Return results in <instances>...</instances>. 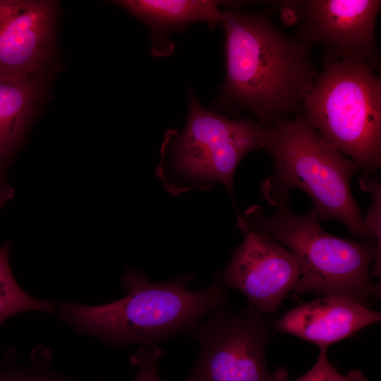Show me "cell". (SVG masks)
<instances>
[{
	"instance_id": "4fadbf2b",
	"label": "cell",
	"mask_w": 381,
	"mask_h": 381,
	"mask_svg": "<svg viewBox=\"0 0 381 381\" xmlns=\"http://www.w3.org/2000/svg\"><path fill=\"white\" fill-rule=\"evenodd\" d=\"M142 20L152 30L179 29L203 21L214 27L221 22L219 1L203 0H121L114 1Z\"/></svg>"
},
{
	"instance_id": "9a60e30c",
	"label": "cell",
	"mask_w": 381,
	"mask_h": 381,
	"mask_svg": "<svg viewBox=\"0 0 381 381\" xmlns=\"http://www.w3.org/2000/svg\"><path fill=\"white\" fill-rule=\"evenodd\" d=\"M14 352L8 351L0 360V381H83L52 368V353L44 345L32 349L30 362L26 365L14 361Z\"/></svg>"
},
{
	"instance_id": "7c38bea8",
	"label": "cell",
	"mask_w": 381,
	"mask_h": 381,
	"mask_svg": "<svg viewBox=\"0 0 381 381\" xmlns=\"http://www.w3.org/2000/svg\"><path fill=\"white\" fill-rule=\"evenodd\" d=\"M40 76L0 75V179H5L41 98Z\"/></svg>"
},
{
	"instance_id": "9c48e42d",
	"label": "cell",
	"mask_w": 381,
	"mask_h": 381,
	"mask_svg": "<svg viewBox=\"0 0 381 381\" xmlns=\"http://www.w3.org/2000/svg\"><path fill=\"white\" fill-rule=\"evenodd\" d=\"M237 226L243 241L224 268L222 282L241 291L248 307L260 313H274L301 277L298 262L290 250L248 224L240 214Z\"/></svg>"
},
{
	"instance_id": "3957f363",
	"label": "cell",
	"mask_w": 381,
	"mask_h": 381,
	"mask_svg": "<svg viewBox=\"0 0 381 381\" xmlns=\"http://www.w3.org/2000/svg\"><path fill=\"white\" fill-rule=\"evenodd\" d=\"M263 150L274 172L261 190L271 205L288 202L289 191L298 188L312 200L319 219H334L365 241L374 239L351 193L350 181L360 166L324 139L300 114L263 124Z\"/></svg>"
},
{
	"instance_id": "8fae6325",
	"label": "cell",
	"mask_w": 381,
	"mask_h": 381,
	"mask_svg": "<svg viewBox=\"0 0 381 381\" xmlns=\"http://www.w3.org/2000/svg\"><path fill=\"white\" fill-rule=\"evenodd\" d=\"M380 312L350 298L325 296L287 311L275 322L282 332L327 348L359 329L380 321Z\"/></svg>"
},
{
	"instance_id": "30bf717a",
	"label": "cell",
	"mask_w": 381,
	"mask_h": 381,
	"mask_svg": "<svg viewBox=\"0 0 381 381\" xmlns=\"http://www.w3.org/2000/svg\"><path fill=\"white\" fill-rule=\"evenodd\" d=\"M55 3L9 0L0 10V75H40L54 48Z\"/></svg>"
},
{
	"instance_id": "7a4b0ae2",
	"label": "cell",
	"mask_w": 381,
	"mask_h": 381,
	"mask_svg": "<svg viewBox=\"0 0 381 381\" xmlns=\"http://www.w3.org/2000/svg\"><path fill=\"white\" fill-rule=\"evenodd\" d=\"M193 277L187 274L158 284L131 269L121 280L127 291L123 298L101 306L63 302L56 310L77 333L95 336L110 346L157 345L192 332L205 316L226 306L219 279L203 290L190 291L187 285Z\"/></svg>"
},
{
	"instance_id": "6da1fadb",
	"label": "cell",
	"mask_w": 381,
	"mask_h": 381,
	"mask_svg": "<svg viewBox=\"0 0 381 381\" xmlns=\"http://www.w3.org/2000/svg\"><path fill=\"white\" fill-rule=\"evenodd\" d=\"M272 8L245 13L222 11L226 74L224 107L250 110L261 124L301 114L303 102L318 74L310 49L289 37L272 20Z\"/></svg>"
},
{
	"instance_id": "277c9868",
	"label": "cell",
	"mask_w": 381,
	"mask_h": 381,
	"mask_svg": "<svg viewBox=\"0 0 381 381\" xmlns=\"http://www.w3.org/2000/svg\"><path fill=\"white\" fill-rule=\"evenodd\" d=\"M265 214L260 206L248 207L243 215L250 226L286 245L296 258L301 275L293 291L317 292L350 298L366 306L377 298L380 287L373 283L369 269L377 255L373 241H354L334 236L320 225L315 212H292L287 202Z\"/></svg>"
},
{
	"instance_id": "e0dca14e",
	"label": "cell",
	"mask_w": 381,
	"mask_h": 381,
	"mask_svg": "<svg viewBox=\"0 0 381 381\" xmlns=\"http://www.w3.org/2000/svg\"><path fill=\"white\" fill-rule=\"evenodd\" d=\"M295 381H369L358 370L341 375L327 358V348H320L318 360L312 368Z\"/></svg>"
},
{
	"instance_id": "8992f818",
	"label": "cell",
	"mask_w": 381,
	"mask_h": 381,
	"mask_svg": "<svg viewBox=\"0 0 381 381\" xmlns=\"http://www.w3.org/2000/svg\"><path fill=\"white\" fill-rule=\"evenodd\" d=\"M301 114L326 140L366 173L381 164V80L369 65L340 60L323 65Z\"/></svg>"
},
{
	"instance_id": "ba28073f",
	"label": "cell",
	"mask_w": 381,
	"mask_h": 381,
	"mask_svg": "<svg viewBox=\"0 0 381 381\" xmlns=\"http://www.w3.org/2000/svg\"><path fill=\"white\" fill-rule=\"evenodd\" d=\"M296 17L294 37L321 46L323 65L340 60L380 67L375 40L380 0L286 1Z\"/></svg>"
},
{
	"instance_id": "52a82bcc",
	"label": "cell",
	"mask_w": 381,
	"mask_h": 381,
	"mask_svg": "<svg viewBox=\"0 0 381 381\" xmlns=\"http://www.w3.org/2000/svg\"><path fill=\"white\" fill-rule=\"evenodd\" d=\"M225 308L208 314L193 330L200 350L183 381H287L284 368H267L270 335L262 313L250 307Z\"/></svg>"
},
{
	"instance_id": "ac0fdd59",
	"label": "cell",
	"mask_w": 381,
	"mask_h": 381,
	"mask_svg": "<svg viewBox=\"0 0 381 381\" xmlns=\"http://www.w3.org/2000/svg\"><path fill=\"white\" fill-rule=\"evenodd\" d=\"M163 351L157 345L140 346L137 353L131 358L138 373L132 381H164L159 375L158 363Z\"/></svg>"
},
{
	"instance_id": "ffe728a7",
	"label": "cell",
	"mask_w": 381,
	"mask_h": 381,
	"mask_svg": "<svg viewBox=\"0 0 381 381\" xmlns=\"http://www.w3.org/2000/svg\"><path fill=\"white\" fill-rule=\"evenodd\" d=\"M8 1L9 0H0V10L3 7H4L8 4Z\"/></svg>"
},
{
	"instance_id": "5bb4252c",
	"label": "cell",
	"mask_w": 381,
	"mask_h": 381,
	"mask_svg": "<svg viewBox=\"0 0 381 381\" xmlns=\"http://www.w3.org/2000/svg\"><path fill=\"white\" fill-rule=\"evenodd\" d=\"M9 243L0 248V325L9 317L23 311L55 313L57 304L30 296L18 284L9 265Z\"/></svg>"
},
{
	"instance_id": "5b68a950",
	"label": "cell",
	"mask_w": 381,
	"mask_h": 381,
	"mask_svg": "<svg viewBox=\"0 0 381 381\" xmlns=\"http://www.w3.org/2000/svg\"><path fill=\"white\" fill-rule=\"evenodd\" d=\"M263 147V124L252 118L231 120L207 111L190 92L185 128L166 131L155 173L174 196L208 190L221 183L234 201L238 164L246 154Z\"/></svg>"
},
{
	"instance_id": "d6986e66",
	"label": "cell",
	"mask_w": 381,
	"mask_h": 381,
	"mask_svg": "<svg viewBox=\"0 0 381 381\" xmlns=\"http://www.w3.org/2000/svg\"><path fill=\"white\" fill-rule=\"evenodd\" d=\"M14 191L13 188L6 183L5 179H0V209L6 201L13 198Z\"/></svg>"
},
{
	"instance_id": "2e32d148",
	"label": "cell",
	"mask_w": 381,
	"mask_h": 381,
	"mask_svg": "<svg viewBox=\"0 0 381 381\" xmlns=\"http://www.w3.org/2000/svg\"><path fill=\"white\" fill-rule=\"evenodd\" d=\"M361 188L370 194L372 203L364 223L368 231L376 241L377 255L373 262L371 274L378 277L380 274V207H381V188L378 179L369 175H365L359 179Z\"/></svg>"
}]
</instances>
